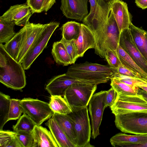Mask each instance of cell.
<instances>
[{
  "label": "cell",
  "instance_id": "obj_1",
  "mask_svg": "<svg viewBox=\"0 0 147 147\" xmlns=\"http://www.w3.org/2000/svg\"><path fill=\"white\" fill-rule=\"evenodd\" d=\"M116 72V69L109 65L86 61L73 64L68 68L65 73L79 80L98 85L107 82Z\"/></svg>",
  "mask_w": 147,
  "mask_h": 147
},
{
  "label": "cell",
  "instance_id": "obj_2",
  "mask_svg": "<svg viewBox=\"0 0 147 147\" xmlns=\"http://www.w3.org/2000/svg\"><path fill=\"white\" fill-rule=\"evenodd\" d=\"M24 69L12 58L0 43V82L11 89L20 90L26 85Z\"/></svg>",
  "mask_w": 147,
  "mask_h": 147
},
{
  "label": "cell",
  "instance_id": "obj_3",
  "mask_svg": "<svg viewBox=\"0 0 147 147\" xmlns=\"http://www.w3.org/2000/svg\"><path fill=\"white\" fill-rule=\"evenodd\" d=\"M93 32L96 39L94 49L96 54L105 59L106 51L109 49L118 55L120 34L111 11L105 25Z\"/></svg>",
  "mask_w": 147,
  "mask_h": 147
},
{
  "label": "cell",
  "instance_id": "obj_4",
  "mask_svg": "<svg viewBox=\"0 0 147 147\" xmlns=\"http://www.w3.org/2000/svg\"><path fill=\"white\" fill-rule=\"evenodd\" d=\"M115 116V125L122 132L147 135V112H131Z\"/></svg>",
  "mask_w": 147,
  "mask_h": 147
},
{
  "label": "cell",
  "instance_id": "obj_5",
  "mask_svg": "<svg viewBox=\"0 0 147 147\" xmlns=\"http://www.w3.org/2000/svg\"><path fill=\"white\" fill-rule=\"evenodd\" d=\"M68 114L73 123L77 140V147L94 146L90 143L91 127L87 107L72 109Z\"/></svg>",
  "mask_w": 147,
  "mask_h": 147
},
{
  "label": "cell",
  "instance_id": "obj_6",
  "mask_svg": "<svg viewBox=\"0 0 147 147\" xmlns=\"http://www.w3.org/2000/svg\"><path fill=\"white\" fill-rule=\"evenodd\" d=\"M97 88L96 84H74L66 89L63 97L71 109L87 107Z\"/></svg>",
  "mask_w": 147,
  "mask_h": 147
},
{
  "label": "cell",
  "instance_id": "obj_7",
  "mask_svg": "<svg viewBox=\"0 0 147 147\" xmlns=\"http://www.w3.org/2000/svg\"><path fill=\"white\" fill-rule=\"evenodd\" d=\"M59 25V23L56 22L45 24L23 59L22 64L24 70L30 68L33 62L46 47L52 35Z\"/></svg>",
  "mask_w": 147,
  "mask_h": 147
},
{
  "label": "cell",
  "instance_id": "obj_8",
  "mask_svg": "<svg viewBox=\"0 0 147 147\" xmlns=\"http://www.w3.org/2000/svg\"><path fill=\"white\" fill-rule=\"evenodd\" d=\"M90 4L89 13L82 21L93 32L106 24L111 9L107 0H89Z\"/></svg>",
  "mask_w": 147,
  "mask_h": 147
},
{
  "label": "cell",
  "instance_id": "obj_9",
  "mask_svg": "<svg viewBox=\"0 0 147 147\" xmlns=\"http://www.w3.org/2000/svg\"><path fill=\"white\" fill-rule=\"evenodd\" d=\"M20 104L23 113L28 115L37 125H40L54 113L49 103L37 99L24 98L20 100Z\"/></svg>",
  "mask_w": 147,
  "mask_h": 147
},
{
  "label": "cell",
  "instance_id": "obj_10",
  "mask_svg": "<svg viewBox=\"0 0 147 147\" xmlns=\"http://www.w3.org/2000/svg\"><path fill=\"white\" fill-rule=\"evenodd\" d=\"M118 94L115 103L110 107L115 115L131 112H147V102L141 95Z\"/></svg>",
  "mask_w": 147,
  "mask_h": 147
},
{
  "label": "cell",
  "instance_id": "obj_11",
  "mask_svg": "<svg viewBox=\"0 0 147 147\" xmlns=\"http://www.w3.org/2000/svg\"><path fill=\"white\" fill-rule=\"evenodd\" d=\"M107 91H101L94 94L89 103L88 110L91 122V137L94 139L100 134L99 127L105 109Z\"/></svg>",
  "mask_w": 147,
  "mask_h": 147
},
{
  "label": "cell",
  "instance_id": "obj_12",
  "mask_svg": "<svg viewBox=\"0 0 147 147\" xmlns=\"http://www.w3.org/2000/svg\"><path fill=\"white\" fill-rule=\"evenodd\" d=\"M119 45L136 64L147 74V61L137 47L129 28L120 34Z\"/></svg>",
  "mask_w": 147,
  "mask_h": 147
},
{
  "label": "cell",
  "instance_id": "obj_13",
  "mask_svg": "<svg viewBox=\"0 0 147 147\" xmlns=\"http://www.w3.org/2000/svg\"><path fill=\"white\" fill-rule=\"evenodd\" d=\"M45 24H34L29 22L20 30L22 39L17 60L18 63H22L24 58Z\"/></svg>",
  "mask_w": 147,
  "mask_h": 147
},
{
  "label": "cell",
  "instance_id": "obj_14",
  "mask_svg": "<svg viewBox=\"0 0 147 147\" xmlns=\"http://www.w3.org/2000/svg\"><path fill=\"white\" fill-rule=\"evenodd\" d=\"M89 0H61L60 9L67 18L82 21L88 14Z\"/></svg>",
  "mask_w": 147,
  "mask_h": 147
},
{
  "label": "cell",
  "instance_id": "obj_15",
  "mask_svg": "<svg viewBox=\"0 0 147 147\" xmlns=\"http://www.w3.org/2000/svg\"><path fill=\"white\" fill-rule=\"evenodd\" d=\"M76 83L89 84L65 73L52 77L46 84L45 89L51 96L60 95L63 97L66 89L71 85Z\"/></svg>",
  "mask_w": 147,
  "mask_h": 147
},
{
  "label": "cell",
  "instance_id": "obj_16",
  "mask_svg": "<svg viewBox=\"0 0 147 147\" xmlns=\"http://www.w3.org/2000/svg\"><path fill=\"white\" fill-rule=\"evenodd\" d=\"M32 14L31 8L27 4H17L11 6L0 18L23 27L29 22Z\"/></svg>",
  "mask_w": 147,
  "mask_h": 147
},
{
  "label": "cell",
  "instance_id": "obj_17",
  "mask_svg": "<svg viewBox=\"0 0 147 147\" xmlns=\"http://www.w3.org/2000/svg\"><path fill=\"white\" fill-rule=\"evenodd\" d=\"M109 4L120 34L124 30L129 28L131 22L127 4L120 0H111Z\"/></svg>",
  "mask_w": 147,
  "mask_h": 147
},
{
  "label": "cell",
  "instance_id": "obj_18",
  "mask_svg": "<svg viewBox=\"0 0 147 147\" xmlns=\"http://www.w3.org/2000/svg\"><path fill=\"white\" fill-rule=\"evenodd\" d=\"M79 57H83L88 49L94 48L96 39L94 34L88 26L81 24L80 31L76 40H74Z\"/></svg>",
  "mask_w": 147,
  "mask_h": 147
},
{
  "label": "cell",
  "instance_id": "obj_19",
  "mask_svg": "<svg viewBox=\"0 0 147 147\" xmlns=\"http://www.w3.org/2000/svg\"><path fill=\"white\" fill-rule=\"evenodd\" d=\"M32 135L34 147H58L51 131L45 127L36 125Z\"/></svg>",
  "mask_w": 147,
  "mask_h": 147
},
{
  "label": "cell",
  "instance_id": "obj_20",
  "mask_svg": "<svg viewBox=\"0 0 147 147\" xmlns=\"http://www.w3.org/2000/svg\"><path fill=\"white\" fill-rule=\"evenodd\" d=\"M111 145L115 147H130L133 145L147 142V135H129L121 133L116 134L110 139Z\"/></svg>",
  "mask_w": 147,
  "mask_h": 147
},
{
  "label": "cell",
  "instance_id": "obj_21",
  "mask_svg": "<svg viewBox=\"0 0 147 147\" xmlns=\"http://www.w3.org/2000/svg\"><path fill=\"white\" fill-rule=\"evenodd\" d=\"M45 125L49 128L58 147H76L53 118L49 119Z\"/></svg>",
  "mask_w": 147,
  "mask_h": 147
},
{
  "label": "cell",
  "instance_id": "obj_22",
  "mask_svg": "<svg viewBox=\"0 0 147 147\" xmlns=\"http://www.w3.org/2000/svg\"><path fill=\"white\" fill-rule=\"evenodd\" d=\"M57 122L69 140L77 147V140L73 122L67 114L54 113L52 117Z\"/></svg>",
  "mask_w": 147,
  "mask_h": 147
},
{
  "label": "cell",
  "instance_id": "obj_23",
  "mask_svg": "<svg viewBox=\"0 0 147 147\" xmlns=\"http://www.w3.org/2000/svg\"><path fill=\"white\" fill-rule=\"evenodd\" d=\"M129 28L137 47L147 61V32L135 26L131 22Z\"/></svg>",
  "mask_w": 147,
  "mask_h": 147
},
{
  "label": "cell",
  "instance_id": "obj_24",
  "mask_svg": "<svg viewBox=\"0 0 147 147\" xmlns=\"http://www.w3.org/2000/svg\"><path fill=\"white\" fill-rule=\"evenodd\" d=\"M51 54L57 64L63 66L72 64L71 61L65 46L61 41L54 42Z\"/></svg>",
  "mask_w": 147,
  "mask_h": 147
},
{
  "label": "cell",
  "instance_id": "obj_25",
  "mask_svg": "<svg viewBox=\"0 0 147 147\" xmlns=\"http://www.w3.org/2000/svg\"><path fill=\"white\" fill-rule=\"evenodd\" d=\"M118 57L121 63L129 69L147 80V74L141 69L119 45Z\"/></svg>",
  "mask_w": 147,
  "mask_h": 147
},
{
  "label": "cell",
  "instance_id": "obj_26",
  "mask_svg": "<svg viewBox=\"0 0 147 147\" xmlns=\"http://www.w3.org/2000/svg\"><path fill=\"white\" fill-rule=\"evenodd\" d=\"M81 24L75 21H68L62 25L60 28L62 38L67 41L76 40L79 35Z\"/></svg>",
  "mask_w": 147,
  "mask_h": 147
},
{
  "label": "cell",
  "instance_id": "obj_27",
  "mask_svg": "<svg viewBox=\"0 0 147 147\" xmlns=\"http://www.w3.org/2000/svg\"><path fill=\"white\" fill-rule=\"evenodd\" d=\"M50 99L49 104L54 113L67 114L72 111L71 107L63 97L51 96Z\"/></svg>",
  "mask_w": 147,
  "mask_h": 147
},
{
  "label": "cell",
  "instance_id": "obj_28",
  "mask_svg": "<svg viewBox=\"0 0 147 147\" xmlns=\"http://www.w3.org/2000/svg\"><path fill=\"white\" fill-rule=\"evenodd\" d=\"M16 134L13 131L0 130V147H23Z\"/></svg>",
  "mask_w": 147,
  "mask_h": 147
},
{
  "label": "cell",
  "instance_id": "obj_29",
  "mask_svg": "<svg viewBox=\"0 0 147 147\" xmlns=\"http://www.w3.org/2000/svg\"><path fill=\"white\" fill-rule=\"evenodd\" d=\"M23 113L16 123L13 126V131L16 133L23 132L32 133L36 125L28 115Z\"/></svg>",
  "mask_w": 147,
  "mask_h": 147
},
{
  "label": "cell",
  "instance_id": "obj_30",
  "mask_svg": "<svg viewBox=\"0 0 147 147\" xmlns=\"http://www.w3.org/2000/svg\"><path fill=\"white\" fill-rule=\"evenodd\" d=\"M21 39V32L20 30L13 37L3 45L6 52L16 61L20 50Z\"/></svg>",
  "mask_w": 147,
  "mask_h": 147
},
{
  "label": "cell",
  "instance_id": "obj_31",
  "mask_svg": "<svg viewBox=\"0 0 147 147\" xmlns=\"http://www.w3.org/2000/svg\"><path fill=\"white\" fill-rule=\"evenodd\" d=\"M15 25L12 22L0 18V43L7 42L15 35Z\"/></svg>",
  "mask_w": 147,
  "mask_h": 147
},
{
  "label": "cell",
  "instance_id": "obj_32",
  "mask_svg": "<svg viewBox=\"0 0 147 147\" xmlns=\"http://www.w3.org/2000/svg\"><path fill=\"white\" fill-rule=\"evenodd\" d=\"M11 98L9 96L0 92V130L7 121Z\"/></svg>",
  "mask_w": 147,
  "mask_h": 147
},
{
  "label": "cell",
  "instance_id": "obj_33",
  "mask_svg": "<svg viewBox=\"0 0 147 147\" xmlns=\"http://www.w3.org/2000/svg\"><path fill=\"white\" fill-rule=\"evenodd\" d=\"M110 80L111 86L115 90L118 94L130 96L137 95V91L139 87H132L113 78Z\"/></svg>",
  "mask_w": 147,
  "mask_h": 147
},
{
  "label": "cell",
  "instance_id": "obj_34",
  "mask_svg": "<svg viewBox=\"0 0 147 147\" xmlns=\"http://www.w3.org/2000/svg\"><path fill=\"white\" fill-rule=\"evenodd\" d=\"M112 78L116 79L133 87H138L147 84V80L123 75L115 73Z\"/></svg>",
  "mask_w": 147,
  "mask_h": 147
},
{
  "label": "cell",
  "instance_id": "obj_35",
  "mask_svg": "<svg viewBox=\"0 0 147 147\" xmlns=\"http://www.w3.org/2000/svg\"><path fill=\"white\" fill-rule=\"evenodd\" d=\"M20 100L11 99L7 121L18 119L21 116L22 110L20 104Z\"/></svg>",
  "mask_w": 147,
  "mask_h": 147
},
{
  "label": "cell",
  "instance_id": "obj_36",
  "mask_svg": "<svg viewBox=\"0 0 147 147\" xmlns=\"http://www.w3.org/2000/svg\"><path fill=\"white\" fill-rule=\"evenodd\" d=\"M60 41L62 42L65 46L71 61L72 64H74L78 58L74 40L67 41L62 38Z\"/></svg>",
  "mask_w": 147,
  "mask_h": 147
},
{
  "label": "cell",
  "instance_id": "obj_37",
  "mask_svg": "<svg viewBox=\"0 0 147 147\" xmlns=\"http://www.w3.org/2000/svg\"><path fill=\"white\" fill-rule=\"evenodd\" d=\"M105 59L110 67L115 69L118 68L121 63L118 55L111 50L106 51Z\"/></svg>",
  "mask_w": 147,
  "mask_h": 147
},
{
  "label": "cell",
  "instance_id": "obj_38",
  "mask_svg": "<svg viewBox=\"0 0 147 147\" xmlns=\"http://www.w3.org/2000/svg\"><path fill=\"white\" fill-rule=\"evenodd\" d=\"M16 136L23 147H34V142L32 133H16Z\"/></svg>",
  "mask_w": 147,
  "mask_h": 147
},
{
  "label": "cell",
  "instance_id": "obj_39",
  "mask_svg": "<svg viewBox=\"0 0 147 147\" xmlns=\"http://www.w3.org/2000/svg\"><path fill=\"white\" fill-rule=\"evenodd\" d=\"M118 96L117 92L113 87L107 91L105 99V109L113 105L116 101Z\"/></svg>",
  "mask_w": 147,
  "mask_h": 147
},
{
  "label": "cell",
  "instance_id": "obj_40",
  "mask_svg": "<svg viewBox=\"0 0 147 147\" xmlns=\"http://www.w3.org/2000/svg\"><path fill=\"white\" fill-rule=\"evenodd\" d=\"M44 0H27L26 4L31 8L32 14L43 11V5Z\"/></svg>",
  "mask_w": 147,
  "mask_h": 147
},
{
  "label": "cell",
  "instance_id": "obj_41",
  "mask_svg": "<svg viewBox=\"0 0 147 147\" xmlns=\"http://www.w3.org/2000/svg\"><path fill=\"white\" fill-rule=\"evenodd\" d=\"M116 71L117 73L123 75L145 79L142 78L139 74L135 73L129 69L122 64L121 63L118 68L116 69Z\"/></svg>",
  "mask_w": 147,
  "mask_h": 147
},
{
  "label": "cell",
  "instance_id": "obj_42",
  "mask_svg": "<svg viewBox=\"0 0 147 147\" xmlns=\"http://www.w3.org/2000/svg\"><path fill=\"white\" fill-rule=\"evenodd\" d=\"M55 2V0H44L42 7L43 11L47 12Z\"/></svg>",
  "mask_w": 147,
  "mask_h": 147
},
{
  "label": "cell",
  "instance_id": "obj_43",
  "mask_svg": "<svg viewBox=\"0 0 147 147\" xmlns=\"http://www.w3.org/2000/svg\"><path fill=\"white\" fill-rule=\"evenodd\" d=\"M136 5L142 9L147 8V0H135Z\"/></svg>",
  "mask_w": 147,
  "mask_h": 147
},
{
  "label": "cell",
  "instance_id": "obj_44",
  "mask_svg": "<svg viewBox=\"0 0 147 147\" xmlns=\"http://www.w3.org/2000/svg\"><path fill=\"white\" fill-rule=\"evenodd\" d=\"M137 93L141 95L147 102V92L139 88Z\"/></svg>",
  "mask_w": 147,
  "mask_h": 147
},
{
  "label": "cell",
  "instance_id": "obj_45",
  "mask_svg": "<svg viewBox=\"0 0 147 147\" xmlns=\"http://www.w3.org/2000/svg\"><path fill=\"white\" fill-rule=\"evenodd\" d=\"M130 147H147V142L142 144L133 145Z\"/></svg>",
  "mask_w": 147,
  "mask_h": 147
},
{
  "label": "cell",
  "instance_id": "obj_46",
  "mask_svg": "<svg viewBox=\"0 0 147 147\" xmlns=\"http://www.w3.org/2000/svg\"><path fill=\"white\" fill-rule=\"evenodd\" d=\"M139 88L147 92V84L141 86Z\"/></svg>",
  "mask_w": 147,
  "mask_h": 147
},
{
  "label": "cell",
  "instance_id": "obj_47",
  "mask_svg": "<svg viewBox=\"0 0 147 147\" xmlns=\"http://www.w3.org/2000/svg\"><path fill=\"white\" fill-rule=\"evenodd\" d=\"M108 1H111V0H107Z\"/></svg>",
  "mask_w": 147,
  "mask_h": 147
}]
</instances>
